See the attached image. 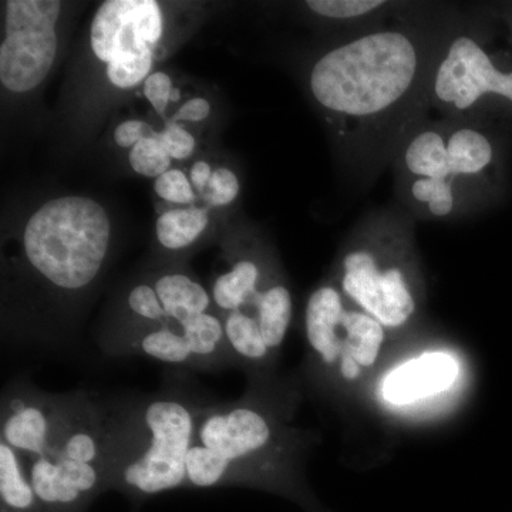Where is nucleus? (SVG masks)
<instances>
[{
  "mask_svg": "<svg viewBox=\"0 0 512 512\" xmlns=\"http://www.w3.org/2000/svg\"><path fill=\"white\" fill-rule=\"evenodd\" d=\"M461 18L454 6L400 3L389 18L339 40L312 63L309 94L350 180L372 183L429 117L431 69Z\"/></svg>",
  "mask_w": 512,
  "mask_h": 512,
  "instance_id": "nucleus-1",
  "label": "nucleus"
},
{
  "mask_svg": "<svg viewBox=\"0 0 512 512\" xmlns=\"http://www.w3.org/2000/svg\"><path fill=\"white\" fill-rule=\"evenodd\" d=\"M296 392L271 376L248 379L234 402H208L187 458L185 488L242 485L289 498L306 512H328L302 466L312 434L291 424Z\"/></svg>",
  "mask_w": 512,
  "mask_h": 512,
  "instance_id": "nucleus-2",
  "label": "nucleus"
},
{
  "mask_svg": "<svg viewBox=\"0 0 512 512\" xmlns=\"http://www.w3.org/2000/svg\"><path fill=\"white\" fill-rule=\"evenodd\" d=\"M208 402L177 376L156 393L109 397L111 488L136 501L185 488Z\"/></svg>",
  "mask_w": 512,
  "mask_h": 512,
  "instance_id": "nucleus-3",
  "label": "nucleus"
},
{
  "mask_svg": "<svg viewBox=\"0 0 512 512\" xmlns=\"http://www.w3.org/2000/svg\"><path fill=\"white\" fill-rule=\"evenodd\" d=\"M414 221L404 210L367 214L340 248L330 281L392 340L416 328L426 302Z\"/></svg>",
  "mask_w": 512,
  "mask_h": 512,
  "instance_id": "nucleus-4",
  "label": "nucleus"
},
{
  "mask_svg": "<svg viewBox=\"0 0 512 512\" xmlns=\"http://www.w3.org/2000/svg\"><path fill=\"white\" fill-rule=\"evenodd\" d=\"M494 160V143L483 127L427 117L407 134L393 161L404 211L424 220L466 217Z\"/></svg>",
  "mask_w": 512,
  "mask_h": 512,
  "instance_id": "nucleus-5",
  "label": "nucleus"
},
{
  "mask_svg": "<svg viewBox=\"0 0 512 512\" xmlns=\"http://www.w3.org/2000/svg\"><path fill=\"white\" fill-rule=\"evenodd\" d=\"M110 245L109 214L93 198L80 195L45 202L23 231L28 271L63 299L82 296L96 284Z\"/></svg>",
  "mask_w": 512,
  "mask_h": 512,
  "instance_id": "nucleus-6",
  "label": "nucleus"
},
{
  "mask_svg": "<svg viewBox=\"0 0 512 512\" xmlns=\"http://www.w3.org/2000/svg\"><path fill=\"white\" fill-rule=\"evenodd\" d=\"M29 474L43 512H86L111 490L109 397L80 390L62 433Z\"/></svg>",
  "mask_w": 512,
  "mask_h": 512,
  "instance_id": "nucleus-7",
  "label": "nucleus"
},
{
  "mask_svg": "<svg viewBox=\"0 0 512 512\" xmlns=\"http://www.w3.org/2000/svg\"><path fill=\"white\" fill-rule=\"evenodd\" d=\"M303 328L309 376L343 393L372 382L392 340L379 320L356 308L330 281L309 296Z\"/></svg>",
  "mask_w": 512,
  "mask_h": 512,
  "instance_id": "nucleus-8",
  "label": "nucleus"
},
{
  "mask_svg": "<svg viewBox=\"0 0 512 512\" xmlns=\"http://www.w3.org/2000/svg\"><path fill=\"white\" fill-rule=\"evenodd\" d=\"M493 101L512 106V70H503L461 18L431 69L427 107L439 119L480 126Z\"/></svg>",
  "mask_w": 512,
  "mask_h": 512,
  "instance_id": "nucleus-9",
  "label": "nucleus"
},
{
  "mask_svg": "<svg viewBox=\"0 0 512 512\" xmlns=\"http://www.w3.org/2000/svg\"><path fill=\"white\" fill-rule=\"evenodd\" d=\"M63 3L8 0L5 37L0 45V82L9 92H32L52 72L57 56L56 25Z\"/></svg>",
  "mask_w": 512,
  "mask_h": 512,
  "instance_id": "nucleus-10",
  "label": "nucleus"
},
{
  "mask_svg": "<svg viewBox=\"0 0 512 512\" xmlns=\"http://www.w3.org/2000/svg\"><path fill=\"white\" fill-rule=\"evenodd\" d=\"M104 353L111 357L143 356L175 369L198 372L235 367L225 338L224 319L215 311L144 330Z\"/></svg>",
  "mask_w": 512,
  "mask_h": 512,
  "instance_id": "nucleus-11",
  "label": "nucleus"
},
{
  "mask_svg": "<svg viewBox=\"0 0 512 512\" xmlns=\"http://www.w3.org/2000/svg\"><path fill=\"white\" fill-rule=\"evenodd\" d=\"M80 390L50 393L16 377L0 400V441L18 451L26 464L45 456L72 416Z\"/></svg>",
  "mask_w": 512,
  "mask_h": 512,
  "instance_id": "nucleus-12",
  "label": "nucleus"
},
{
  "mask_svg": "<svg viewBox=\"0 0 512 512\" xmlns=\"http://www.w3.org/2000/svg\"><path fill=\"white\" fill-rule=\"evenodd\" d=\"M163 8L156 0H107L90 28V46L101 63L120 57L156 55L164 37Z\"/></svg>",
  "mask_w": 512,
  "mask_h": 512,
  "instance_id": "nucleus-13",
  "label": "nucleus"
},
{
  "mask_svg": "<svg viewBox=\"0 0 512 512\" xmlns=\"http://www.w3.org/2000/svg\"><path fill=\"white\" fill-rule=\"evenodd\" d=\"M463 379V363L447 349L423 350L380 373L377 399L386 409H414L446 396Z\"/></svg>",
  "mask_w": 512,
  "mask_h": 512,
  "instance_id": "nucleus-14",
  "label": "nucleus"
},
{
  "mask_svg": "<svg viewBox=\"0 0 512 512\" xmlns=\"http://www.w3.org/2000/svg\"><path fill=\"white\" fill-rule=\"evenodd\" d=\"M276 276L268 262L259 255H242L235 259L228 271L217 276L212 284L215 312L224 318L229 313L249 308Z\"/></svg>",
  "mask_w": 512,
  "mask_h": 512,
  "instance_id": "nucleus-15",
  "label": "nucleus"
},
{
  "mask_svg": "<svg viewBox=\"0 0 512 512\" xmlns=\"http://www.w3.org/2000/svg\"><path fill=\"white\" fill-rule=\"evenodd\" d=\"M242 311L251 312L255 316L266 346L278 359L291 328L293 315L292 293L288 285L276 276L274 281L259 293L255 302Z\"/></svg>",
  "mask_w": 512,
  "mask_h": 512,
  "instance_id": "nucleus-16",
  "label": "nucleus"
},
{
  "mask_svg": "<svg viewBox=\"0 0 512 512\" xmlns=\"http://www.w3.org/2000/svg\"><path fill=\"white\" fill-rule=\"evenodd\" d=\"M313 16L348 29V36L383 22L400 3L382 0H308L303 3Z\"/></svg>",
  "mask_w": 512,
  "mask_h": 512,
  "instance_id": "nucleus-17",
  "label": "nucleus"
},
{
  "mask_svg": "<svg viewBox=\"0 0 512 512\" xmlns=\"http://www.w3.org/2000/svg\"><path fill=\"white\" fill-rule=\"evenodd\" d=\"M153 284L173 322L211 312V293L185 272L165 271L153 279Z\"/></svg>",
  "mask_w": 512,
  "mask_h": 512,
  "instance_id": "nucleus-18",
  "label": "nucleus"
},
{
  "mask_svg": "<svg viewBox=\"0 0 512 512\" xmlns=\"http://www.w3.org/2000/svg\"><path fill=\"white\" fill-rule=\"evenodd\" d=\"M0 512H43L28 464L5 441H0Z\"/></svg>",
  "mask_w": 512,
  "mask_h": 512,
  "instance_id": "nucleus-19",
  "label": "nucleus"
},
{
  "mask_svg": "<svg viewBox=\"0 0 512 512\" xmlns=\"http://www.w3.org/2000/svg\"><path fill=\"white\" fill-rule=\"evenodd\" d=\"M210 225L207 208L177 207L164 211L156 222V237L161 248L171 254L187 251L204 235Z\"/></svg>",
  "mask_w": 512,
  "mask_h": 512,
  "instance_id": "nucleus-20",
  "label": "nucleus"
},
{
  "mask_svg": "<svg viewBox=\"0 0 512 512\" xmlns=\"http://www.w3.org/2000/svg\"><path fill=\"white\" fill-rule=\"evenodd\" d=\"M128 163L134 173L141 177L153 178V180H157L173 168L171 167L173 158L168 156L167 150L158 137V131L156 136L144 138L131 148Z\"/></svg>",
  "mask_w": 512,
  "mask_h": 512,
  "instance_id": "nucleus-21",
  "label": "nucleus"
},
{
  "mask_svg": "<svg viewBox=\"0 0 512 512\" xmlns=\"http://www.w3.org/2000/svg\"><path fill=\"white\" fill-rule=\"evenodd\" d=\"M156 55L126 56L107 64V79L116 89L130 90L144 83L153 70Z\"/></svg>",
  "mask_w": 512,
  "mask_h": 512,
  "instance_id": "nucleus-22",
  "label": "nucleus"
},
{
  "mask_svg": "<svg viewBox=\"0 0 512 512\" xmlns=\"http://www.w3.org/2000/svg\"><path fill=\"white\" fill-rule=\"evenodd\" d=\"M154 191L161 200L180 205V207H191L198 197L197 192L192 188L190 177L180 168H171L154 180Z\"/></svg>",
  "mask_w": 512,
  "mask_h": 512,
  "instance_id": "nucleus-23",
  "label": "nucleus"
},
{
  "mask_svg": "<svg viewBox=\"0 0 512 512\" xmlns=\"http://www.w3.org/2000/svg\"><path fill=\"white\" fill-rule=\"evenodd\" d=\"M239 191L241 184L238 175L227 167H218L212 173L210 185L202 198L211 207H228L237 201Z\"/></svg>",
  "mask_w": 512,
  "mask_h": 512,
  "instance_id": "nucleus-24",
  "label": "nucleus"
},
{
  "mask_svg": "<svg viewBox=\"0 0 512 512\" xmlns=\"http://www.w3.org/2000/svg\"><path fill=\"white\" fill-rule=\"evenodd\" d=\"M161 143L167 150L168 156L177 161L188 160L197 148V140L187 128L180 123L170 120L163 131H158Z\"/></svg>",
  "mask_w": 512,
  "mask_h": 512,
  "instance_id": "nucleus-25",
  "label": "nucleus"
},
{
  "mask_svg": "<svg viewBox=\"0 0 512 512\" xmlns=\"http://www.w3.org/2000/svg\"><path fill=\"white\" fill-rule=\"evenodd\" d=\"M143 93L148 103L160 117L165 116L168 104L174 100V84L171 77L164 72H154L143 83Z\"/></svg>",
  "mask_w": 512,
  "mask_h": 512,
  "instance_id": "nucleus-26",
  "label": "nucleus"
},
{
  "mask_svg": "<svg viewBox=\"0 0 512 512\" xmlns=\"http://www.w3.org/2000/svg\"><path fill=\"white\" fill-rule=\"evenodd\" d=\"M157 131L143 120H127L114 130V141L121 148H133L144 138L156 136Z\"/></svg>",
  "mask_w": 512,
  "mask_h": 512,
  "instance_id": "nucleus-27",
  "label": "nucleus"
},
{
  "mask_svg": "<svg viewBox=\"0 0 512 512\" xmlns=\"http://www.w3.org/2000/svg\"><path fill=\"white\" fill-rule=\"evenodd\" d=\"M211 114V103L204 97H194L185 101L183 106L174 114L175 123H200L207 120Z\"/></svg>",
  "mask_w": 512,
  "mask_h": 512,
  "instance_id": "nucleus-28",
  "label": "nucleus"
},
{
  "mask_svg": "<svg viewBox=\"0 0 512 512\" xmlns=\"http://www.w3.org/2000/svg\"><path fill=\"white\" fill-rule=\"evenodd\" d=\"M212 173H214V170H212L211 164L207 163V161H197L190 168L188 177H190L192 188L201 197L207 191L208 185H210Z\"/></svg>",
  "mask_w": 512,
  "mask_h": 512,
  "instance_id": "nucleus-29",
  "label": "nucleus"
}]
</instances>
